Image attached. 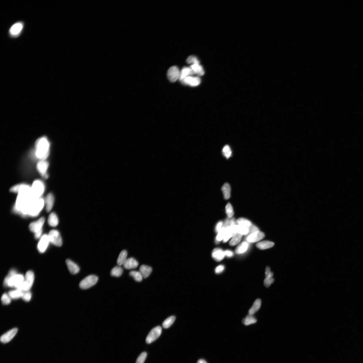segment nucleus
<instances>
[{
	"label": "nucleus",
	"instance_id": "4c0bfd02",
	"mask_svg": "<svg viewBox=\"0 0 363 363\" xmlns=\"http://www.w3.org/2000/svg\"><path fill=\"white\" fill-rule=\"evenodd\" d=\"M236 222L239 225H243V226H246L248 228L252 225L251 221L244 218H240L238 219Z\"/></svg>",
	"mask_w": 363,
	"mask_h": 363
},
{
	"label": "nucleus",
	"instance_id": "f3484780",
	"mask_svg": "<svg viewBox=\"0 0 363 363\" xmlns=\"http://www.w3.org/2000/svg\"><path fill=\"white\" fill-rule=\"evenodd\" d=\"M265 274L264 284L266 287H268L274 282V279L273 278L274 274L273 272L271 271L270 268L267 266L266 269Z\"/></svg>",
	"mask_w": 363,
	"mask_h": 363
},
{
	"label": "nucleus",
	"instance_id": "a878e982",
	"mask_svg": "<svg viewBox=\"0 0 363 363\" xmlns=\"http://www.w3.org/2000/svg\"><path fill=\"white\" fill-rule=\"evenodd\" d=\"M274 245V243L273 242L269 241H263L256 243V246L258 249L263 250L272 248Z\"/></svg>",
	"mask_w": 363,
	"mask_h": 363
},
{
	"label": "nucleus",
	"instance_id": "6e6552de",
	"mask_svg": "<svg viewBox=\"0 0 363 363\" xmlns=\"http://www.w3.org/2000/svg\"><path fill=\"white\" fill-rule=\"evenodd\" d=\"M162 328L160 326H157L153 328L146 337V343L149 344L154 341L160 336Z\"/></svg>",
	"mask_w": 363,
	"mask_h": 363
},
{
	"label": "nucleus",
	"instance_id": "58836bf2",
	"mask_svg": "<svg viewBox=\"0 0 363 363\" xmlns=\"http://www.w3.org/2000/svg\"><path fill=\"white\" fill-rule=\"evenodd\" d=\"M233 236V234L232 231H231L230 227L228 226L226 228V233H225V236L223 239V242L224 243L227 242Z\"/></svg>",
	"mask_w": 363,
	"mask_h": 363
},
{
	"label": "nucleus",
	"instance_id": "cd10ccee",
	"mask_svg": "<svg viewBox=\"0 0 363 363\" xmlns=\"http://www.w3.org/2000/svg\"><path fill=\"white\" fill-rule=\"evenodd\" d=\"M190 68L193 71L194 73L198 76H202L205 74L204 70L199 64L192 65Z\"/></svg>",
	"mask_w": 363,
	"mask_h": 363
},
{
	"label": "nucleus",
	"instance_id": "473e14b6",
	"mask_svg": "<svg viewBox=\"0 0 363 363\" xmlns=\"http://www.w3.org/2000/svg\"><path fill=\"white\" fill-rule=\"evenodd\" d=\"M123 272V269L120 266H118L113 268L111 271V275L113 276L119 277Z\"/></svg>",
	"mask_w": 363,
	"mask_h": 363
},
{
	"label": "nucleus",
	"instance_id": "5fc2aeb1",
	"mask_svg": "<svg viewBox=\"0 0 363 363\" xmlns=\"http://www.w3.org/2000/svg\"><path fill=\"white\" fill-rule=\"evenodd\" d=\"M237 222L236 221L235 219L233 218L231 219L230 221L229 226H232L236 225Z\"/></svg>",
	"mask_w": 363,
	"mask_h": 363
},
{
	"label": "nucleus",
	"instance_id": "412c9836",
	"mask_svg": "<svg viewBox=\"0 0 363 363\" xmlns=\"http://www.w3.org/2000/svg\"><path fill=\"white\" fill-rule=\"evenodd\" d=\"M66 263L69 270L72 274H76L80 272V268L79 266L70 260H66Z\"/></svg>",
	"mask_w": 363,
	"mask_h": 363
},
{
	"label": "nucleus",
	"instance_id": "603ef678",
	"mask_svg": "<svg viewBox=\"0 0 363 363\" xmlns=\"http://www.w3.org/2000/svg\"><path fill=\"white\" fill-rule=\"evenodd\" d=\"M225 256L226 255L228 257H231L234 255V253L232 251H229V250H226V251L224 252Z\"/></svg>",
	"mask_w": 363,
	"mask_h": 363
},
{
	"label": "nucleus",
	"instance_id": "c03bdc74",
	"mask_svg": "<svg viewBox=\"0 0 363 363\" xmlns=\"http://www.w3.org/2000/svg\"><path fill=\"white\" fill-rule=\"evenodd\" d=\"M225 233H226V228L222 227L218 233L216 237V240L217 241V242H220V241L223 239Z\"/></svg>",
	"mask_w": 363,
	"mask_h": 363
},
{
	"label": "nucleus",
	"instance_id": "7ed1b4c3",
	"mask_svg": "<svg viewBox=\"0 0 363 363\" xmlns=\"http://www.w3.org/2000/svg\"><path fill=\"white\" fill-rule=\"evenodd\" d=\"M34 280V275L33 271H28L24 277V279L21 285L18 288L23 292L29 291L32 287Z\"/></svg>",
	"mask_w": 363,
	"mask_h": 363
},
{
	"label": "nucleus",
	"instance_id": "a19ab883",
	"mask_svg": "<svg viewBox=\"0 0 363 363\" xmlns=\"http://www.w3.org/2000/svg\"><path fill=\"white\" fill-rule=\"evenodd\" d=\"M226 212L228 218H232L234 214L233 208L230 203H228L226 206Z\"/></svg>",
	"mask_w": 363,
	"mask_h": 363
},
{
	"label": "nucleus",
	"instance_id": "f704fd0d",
	"mask_svg": "<svg viewBox=\"0 0 363 363\" xmlns=\"http://www.w3.org/2000/svg\"><path fill=\"white\" fill-rule=\"evenodd\" d=\"M257 321L256 318L253 315H249L243 319V323L246 325H249L250 324H254Z\"/></svg>",
	"mask_w": 363,
	"mask_h": 363
},
{
	"label": "nucleus",
	"instance_id": "f257e3e1",
	"mask_svg": "<svg viewBox=\"0 0 363 363\" xmlns=\"http://www.w3.org/2000/svg\"><path fill=\"white\" fill-rule=\"evenodd\" d=\"M36 154L37 158L40 160H45L48 157L50 144L46 137H41L37 140L35 144Z\"/></svg>",
	"mask_w": 363,
	"mask_h": 363
},
{
	"label": "nucleus",
	"instance_id": "e433bc0d",
	"mask_svg": "<svg viewBox=\"0 0 363 363\" xmlns=\"http://www.w3.org/2000/svg\"><path fill=\"white\" fill-rule=\"evenodd\" d=\"M130 276L137 282H141L143 279V276L139 271H131L129 273Z\"/></svg>",
	"mask_w": 363,
	"mask_h": 363
},
{
	"label": "nucleus",
	"instance_id": "864d4df0",
	"mask_svg": "<svg viewBox=\"0 0 363 363\" xmlns=\"http://www.w3.org/2000/svg\"><path fill=\"white\" fill-rule=\"evenodd\" d=\"M42 230L34 234V237H35V239H40L43 235H42Z\"/></svg>",
	"mask_w": 363,
	"mask_h": 363
},
{
	"label": "nucleus",
	"instance_id": "6ab92c4d",
	"mask_svg": "<svg viewBox=\"0 0 363 363\" xmlns=\"http://www.w3.org/2000/svg\"><path fill=\"white\" fill-rule=\"evenodd\" d=\"M44 200L46 211L49 212L52 210L54 205V196L52 193H49L47 195Z\"/></svg>",
	"mask_w": 363,
	"mask_h": 363
},
{
	"label": "nucleus",
	"instance_id": "dca6fc26",
	"mask_svg": "<svg viewBox=\"0 0 363 363\" xmlns=\"http://www.w3.org/2000/svg\"><path fill=\"white\" fill-rule=\"evenodd\" d=\"M183 83L192 87L198 86L201 83V80L198 77L189 76L182 82Z\"/></svg>",
	"mask_w": 363,
	"mask_h": 363
},
{
	"label": "nucleus",
	"instance_id": "ea45409f",
	"mask_svg": "<svg viewBox=\"0 0 363 363\" xmlns=\"http://www.w3.org/2000/svg\"><path fill=\"white\" fill-rule=\"evenodd\" d=\"M17 272L15 270H12L9 272L7 276H6L4 281V286L5 287H8V283L9 279L13 275L17 274Z\"/></svg>",
	"mask_w": 363,
	"mask_h": 363
},
{
	"label": "nucleus",
	"instance_id": "aec40b11",
	"mask_svg": "<svg viewBox=\"0 0 363 363\" xmlns=\"http://www.w3.org/2000/svg\"><path fill=\"white\" fill-rule=\"evenodd\" d=\"M212 257L215 260L219 262L224 259L225 254L223 250L220 248H215L213 250L212 253Z\"/></svg>",
	"mask_w": 363,
	"mask_h": 363
},
{
	"label": "nucleus",
	"instance_id": "f03ea898",
	"mask_svg": "<svg viewBox=\"0 0 363 363\" xmlns=\"http://www.w3.org/2000/svg\"><path fill=\"white\" fill-rule=\"evenodd\" d=\"M45 205V200L41 198L34 201L31 203L28 211V215L31 217L38 216Z\"/></svg>",
	"mask_w": 363,
	"mask_h": 363
},
{
	"label": "nucleus",
	"instance_id": "b1692460",
	"mask_svg": "<svg viewBox=\"0 0 363 363\" xmlns=\"http://www.w3.org/2000/svg\"><path fill=\"white\" fill-rule=\"evenodd\" d=\"M48 222L50 226L55 227L57 226L59 224V219L55 213L52 212L49 215Z\"/></svg>",
	"mask_w": 363,
	"mask_h": 363
},
{
	"label": "nucleus",
	"instance_id": "423d86ee",
	"mask_svg": "<svg viewBox=\"0 0 363 363\" xmlns=\"http://www.w3.org/2000/svg\"><path fill=\"white\" fill-rule=\"evenodd\" d=\"M50 243L55 246L60 247L62 245V239L60 232L57 230H52L48 234Z\"/></svg>",
	"mask_w": 363,
	"mask_h": 363
},
{
	"label": "nucleus",
	"instance_id": "bb28decb",
	"mask_svg": "<svg viewBox=\"0 0 363 363\" xmlns=\"http://www.w3.org/2000/svg\"><path fill=\"white\" fill-rule=\"evenodd\" d=\"M261 301L260 299H257L255 301L252 308L249 310V315H253L259 310L260 308Z\"/></svg>",
	"mask_w": 363,
	"mask_h": 363
},
{
	"label": "nucleus",
	"instance_id": "20e7f679",
	"mask_svg": "<svg viewBox=\"0 0 363 363\" xmlns=\"http://www.w3.org/2000/svg\"><path fill=\"white\" fill-rule=\"evenodd\" d=\"M98 278L94 275H90L81 281L79 286L81 289L86 290L94 285L98 282Z\"/></svg>",
	"mask_w": 363,
	"mask_h": 363
},
{
	"label": "nucleus",
	"instance_id": "0eeeda50",
	"mask_svg": "<svg viewBox=\"0 0 363 363\" xmlns=\"http://www.w3.org/2000/svg\"><path fill=\"white\" fill-rule=\"evenodd\" d=\"M24 277L23 275L15 274L12 276L9 279L8 287H15L18 289L23 282Z\"/></svg>",
	"mask_w": 363,
	"mask_h": 363
},
{
	"label": "nucleus",
	"instance_id": "f8f14e48",
	"mask_svg": "<svg viewBox=\"0 0 363 363\" xmlns=\"http://www.w3.org/2000/svg\"><path fill=\"white\" fill-rule=\"evenodd\" d=\"M180 72L179 68L176 66L170 67L168 71V79L171 82L174 83L179 79Z\"/></svg>",
	"mask_w": 363,
	"mask_h": 363
},
{
	"label": "nucleus",
	"instance_id": "c756f323",
	"mask_svg": "<svg viewBox=\"0 0 363 363\" xmlns=\"http://www.w3.org/2000/svg\"><path fill=\"white\" fill-rule=\"evenodd\" d=\"M23 292L20 290L17 289L15 290H11L8 293V295L11 299H16L22 298Z\"/></svg>",
	"mask_w": 363,
	"mask_h": 363
},
{
	"label": "nucleus",
	"instance_id": "ddd939ff",
	"mask_svg": "<svg viewBox=\"0 0 363 363\" xmlns=\"http://www.w3.org/2000/svg\"><path fill=\"white\" fill-rule=\"evenodd\" d=\"M18 331V328H15L3 334L1 337V342L3 343H7L10 342L16 334Z\"/></svg>",
	"mask_w": 363,
	"mask_h": 363
},
{
	"label": "nucleus",
	"instance_id": "c85d7f7f",
	"mask_svg": "<svg viewBox=\"0 0 363 363\" xmlns=\"http://www.w3.org/2000/svg\"><path fill=\"white\" fill-rule=\"evenodd\" d=\"M221 190L225 199H229L231 196V187L228 183H225L222 186Z\"/></svg>",
	"mask_w": 363,
	"mask_h": 363
},
{
	"label": "nucleus",
	"instance_id": "39448f33",
	"mask_svg": "<svg viewBox=\"0 0 363 363\" xmlns=\"http://www.w3.org/2000/svg\"><path fill=\"white\" fill-rule=\"evenodd\" d=\"M31 188L32 193L36 198H41L45 190V185L42 181L39 180L34 181Z\"/></svg>",
	"mask_w": 363,
	"mask_h": 363
},
{
	"label": "nucleus",
	"instance_id": "5701e85b",
	"mask_svg": "<svg viewBox=\"0 0 363 363\" xmlns=\"http://www.w3.org/2000/svg\"><path fill=\"white\" fill-rule=\"evenodd\" d=\"M195 74L192 68L188 67H184L180 72L179 80L182 81L187 77Z\"/></svg>",
	"mask_w": 363,
	"mask_h": 363
},
{
	"label": "nucleus",
	"instance_id": "6e6d98bb",
	"mask_svg": "<svg viewBox=\"0 0 363 363\" xmlns=\"http://www.w3.org/2000/svg\"><path fill=\"white\" fill-rule=\"evenodd\" d=\"M230 220L228 219H227L225 221L224 223H223V226L222 227L226 228L227 227L229 226Z\"/></svg>",
	"mask_w": 363,
	"mask_h": 363
},
{
	"label": "nucleus",
	"instance_id": "2f4dec72",
	"mask_svg": "<svg viewBox=\"0 0 363 363\" xmlns=\"http://www.w3.org/2000/svg\"><path fill=\"white\" fill-rule=\"evenodd\" d=\"M127 252L126 250H123L120 252L117 260V262L118 266H121L123 265L127 259Z\"/></svg>",
	"mask_w": 363,
	"mask_h": 363
},
{
	"label": "nucleus",
	"instance_id": "1a4fd4ad",
	"mask_svg": "<svg viewBox=\"0 0 363 363\" xmlns=\"http://www.w3.org/2000/svg\"><path fill=\"white\" fill-rule=\"evenodd\" d=\"M50 243L48 234H44L39 239L37 248L40 253H44L48 248Z\"/></svg>",
	"mask_w": 363,
	"mask_h": 363
},
{
	"label": "nucleus",
	"instance_id": "4468645a",
	"mask_svg": "<svg viewBox=\"0 0 363 363\" xmlns=\"http://www.w3.org/2000/svg\"><path fill=\"white\" fill-rule=\"evenodd\" d=\"M24 27V24L22 22H18L14 24L9 30L10 35L12 37H16L19 35Z\"/></svg>",
	"mask_w": 363,
	"mask_h": 363
},
{
	"label": "nucleus",
	"instance_id": "49530a36",
	"mask_svg": "<svg viewBox=\"0 0 363 363\" xmlns=\"http://www.w3.org/2000/svg\"><path fill=\"white\" fill-rule=\"evenodd\" d=\"M147 356L146 352H142L137 358L136 363H144L145 360Z\"/></svg>",
	"mask_w": 363,
	"mask_h": 363
},
{
	"label": "nucleus",
	"instance_id": "4be33fe9",
	"mask_svg": "<svg viewBox=\"0 0 363 363\" xmlns=\"http://www.w3.org/2000/svg\"><path fill=\"white\" fill-rule=\"evenodd\" d=\"M138 262L133 258L127 259L123 264L124 267L127 270L136 268L138 266Z\"/></svg>",
	"mask_w": 363,
	"mask_h": 363
},
{
	"label": "nucleus",
	"instance_id": "8fccbe9b",
	"mask_svg": "<svg viewBox=\"0 0 363 363\" xmlns=\"http://www.w3.org/2000/svg\"><path fill=\"white\" fill-rule=\"evenodd\" d=\"M225 267L223 265H220L215 268V273L216 274H220L223 272L224 270Z\"/></svg>",
	"mask_w": 363,
	"mask_h": 363
},
{
	"label": "nucleus",
	"instance_id": "393cba45",
	"mask_svg": "<svg viewBox=\"0 0 363 363\" xmlns=\"http://www.w3.org/2000/svg\"><path fill=\"white\" fill-rule=\"evenodd\" d=\"M152 271V268L148 266L142 265L140 268L139 272L143 277L144 278H148L151 274Z\"/></svg>",
	"mask_w": 363,
	"mask_h": 363
},
{
	"label": "nucleus",
	"instance_id": "c9c22d12",
	"mask_svg": "<svg viewBox=\"0 0 363 363\" xmlns=\"http://www.w3.org/2000/svg\"><path fill=\"white\" fill-rule=\"evenodd\" d=\"M176 317L175 316H171L168 317L164 321L162 324V326L165 328H168L170 327L171 325L174 323Z\"/></svg>",
	"mask_w": 363,
	"mask_h": 363
},
{
	"label": "nucleus",
	"instance_id": "9d476101",
	"mask_svg": "<svg viewBox=\"0 0 363 363\" xmlns=\"http://www.w3.org/2000/svg\"><path fill=\"white\" fill-rule=\"evenodd\" d=\"M49 167V163L45 160H40L37 164L36 168L37 171L40 175L45 179H47L49 176L47 174Z\"/></svg>",
	"mask_w": 363,
	"mask_h": 363
},
{
	"label": "nucleus",
	"instance_id": "9b49d317",
	"mask_svg": "<svg viewBox=\"0 0 363 363\" xmlns=\"http://www.w3.org/2000/svg\"><path fill=\"white\" fill-rule=\"evenodd\" d=\"M45 218H40L37 221L32 222L29 225V229L34 234L42 230V227L45 222Z\"/></svg>",
	"mask_w": 363,
	"mask_h": 363
},
{
	"label": "nucleus",
	"instance_id": "09e8293b",
	"mask_svg": "<svg viewBox=\"0 0 363 363\" xmlns=\"http://www.w3.org/2000/svg\"><path fill=\"white\" fill-rule=\"evenodd\" d=\"M249 230L248 233L247 235L248 236L256 232V231H259V228L257 227L253 224L249 228Z\"/></svg>",
	"mask_w": 363,
	"mask_h": 363
},
{
	"label": "nucleus",
	"instance_id": "2eb2a0df",
	"mask_svg": "<svg viewBox=\"0 0 363 363\" xmlns=\"http://www.w3.org/2000/svg\"><path fill=\"white\" fill-rule=\"evenodd\" d=\"M265 235L264 233L259 231L250 235L247 237V240L248 242L254 243L264 238Z\"/></svg>",
	"mask_w": 363,
	"mask_h": 363
},
{
	"label": "nucleus",
	"instance_id": "7c9ffc66",
	"mask_svg": "<svg viewBox=\"0 0 363 363\" xmlns=\"http://www.w3.org/2000/svg\"><path fill=\"white\" fill-rule=\"evenodd\" d=\"M248 246V243L246 242H243L242 243L237 247L235 249V253L237 254H242L246 251Z\"/></svg>",
	"mask_w": 363,
	"mask_h": 363
},
{
	"label": "nucleus",
	"instance_id": "3c124183",
	"mask_svg": "<svg viewBox=\"0 0 363 363\" xmlns=\"http://www.w3.org/2000/svg\"><path fill=\"white\" fill-rule=\"evenodd\" d=\"M223 223L222 221H220L218 222V223H217V225H216V227H215V229L216 232L217 233H218L219 232V231L220 230L221 228H222V225H223Z\"/></svg>",
	"mask_w": 363,
	"mask_h": 363
},
{
	"label": "nucleus",
	"instance_id": "de8ad7c7",
	"mask_svg": "<svg viewBox=\"0 0 363 363\" xmlns=\"http://www.w3.org/2000/svg\"><path fill=\"white\" fill-rule=\"evenodd\" d=\"M31 297H32V295H31V293L30 292H23L22 298L24 301L26 302H29L30 301L31 298Z\"/></svg>",
	"mask_w": 363,
	"mask_h": 363
},
{
	"label": "nucleus",
	"instance_id": "4d7b16f0",
	"mask_svg": "<svg viewBox=\"0 0 363 363\" xmlns=\"http://www.w3.org/2000/svg\"><path fill=\"white\" fill-rule=\"evenodd\" d=\"M197 363H207L206 362L205 360H203L202 359H201L199 360L198 361V362H197Z\"/></svg>",
	"mask_w": 363,
	"mask_h": 363
},
{
	"label": "nucleus",
	"instance_id": "79ce46f5",
	"mask_svg": "<svg viewBox=\"0 0 363 363\" xmlns=\"http://www.w3.org/2000/svg\"><path fill=\"white\" fill-rule=\"evenodd\" d=\"M223 154L226 158H229L232 154V151L229 145H226L224 146L222 150Z\"/></svg>",
	"mask_w": 363,
	"mask_h": 363
},
{
	"label": "nucleus",
	"instance_id": "72a5a7b5",
	"mask_svg": "<svg viewBox=\"0 0 363 363\" xmlns=\"http://www.w3.org/2000/svg\"><path fill=\"white\" fill-rule=\"evenodd\" d=\"M242 236L243 235L239 233H236L234 234L229 242L230 245L233 246L237 245L241 240Z\"/></svg>",
	"mask_w": 363,
	"mask_h": 363
},
{
	"label": "nucleus",
	"instance_id": "37998d69",
	"mask_svg": "<svg viewBox=\"0 0 363 363\" xmlns=\"http://www.w3.org/2000/svg\"><path fill=\"white\" fill-rule=\"evenodd\" d=\"M11 299L8 294L4 293L1 297V301L3 305H7L11 303Z\"/></svg>",
	"mask_w": 363,
	"mask_h": 363
},
{
	"label": "nucleus",
	"instance_id": "a211bd4d",
	"mask_svg": "<svg viewBox=\"0 0 363 363\" xmlns=\"http://www.w3.org/2000/svg\"><path fill=\"white\" fill-rule=\"evenodd\" d=\"M230 227L233 236L236 233H239L244 235H247L248 233L249 228L243 225H238Z\"/></svg>",
	"mask_w": 363,
	"mask_h": 363
},
{
	"label": "nucleus",
	"instance_id": "a18cd8bd",
	"mask_svg": "<svg viewBox=\"0 0 363 363\" xmlns=\"http://www.w3.org/2000/svg\"><path fill=\"white\" fill-rule=\"evenodd\" d=\"M186 62L188 63L192 64V65L199 64V62L198 59L195 56H189L187 58Z\"/></svg>",
	"mask_w": 363,
	"mask_h": 363
}]
</instances>
